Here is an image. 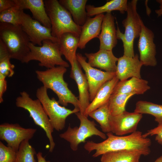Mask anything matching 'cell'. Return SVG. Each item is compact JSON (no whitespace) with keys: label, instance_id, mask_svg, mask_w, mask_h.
<instances>
[{"label":"cell","instance_id":"7402d4cb","mask_svg":"<svg viewBox=\"0 0 162 162\" xmlns=\"http://www.w3.org/2000/svg\"><path fill=\"white\" fill-rule=\"evenodd\" d=\"M148 84L147 81L136 77H132L129 80L119 81L115 87L112 94H142L150 88Z\"/></svg>","mask_w":162,"mask_h":162},{"label":"cell","instance_id":"4fadbf2b","mask_svg":"<svg viewBox=\"0 0 162 162\" xmlns=\"http://www.w3.org/2000/svg\"><path fill=\"white\" fill-rule=\"evenodd\" d=\"M139 37L138 48L140 62L145 66H155L157 62L155 57L156 51L154 41V33L143 23Z\"/></svg>","mask_w":162,"mask_h":162},{"label":"cell","instance_id":"f546056e","mask_svg":"<svg viewBox=\"0 0 162 162\" xmlns=\"http://www.w3.org/2000/svg\"><path fill=\"white\" fill-rule=\"evenodd\" d=\"M10 59L5 45L0 39V76L6 78L14 75L15 66L11 63Z\"/></svg>","mask_w":162,"mask_h":162},{"label":"cell","instance_id":"83f0119b","mask_svg":"<svg viewBox=\"0 0 162 162\" xmlns=\"http://www.w3.org/2000/svg\"><path fill=\"white\" fill-rule=\"evenodd\" d=\"M134 94L133 93L112 94L108 102L111 115L116 116L125 111L127 101Z\"/></svg>","mask_w":162,"mask_h":162},{"label":"cell","instance_id":"d6a6232c","mask_svg":"<svg viewBox=\"0 0 162 162\" xmlns=\"http://www.w3.org/2000/svg\"><path fill=\"white\" fill-rule=\"evenodd\" d=\"M16 152L11 148L0 142V162H15Z\"/></svg>","mask_w":162,"mask_h":162},{"label":"cell","instance_id":"ffe728a7","mask_svg":"<svg viewBox=\"0 0 162 162\" xmlns=\"http://www.w3.org/2000/svg\"><path fill=\"white\" fill-rule=\"evenodd\" d=\"M21 10L29 9L33 18L44 26L51 28L50 20L46 12L43 0H14Z\"/></svg>","mask_w":162,"mask_h":162},{"label":"cell","instance_id":"277c9868","mask_svg":"<svg viewBox=\"0 0 162 162\" xmlns=\"http://www.w3.org/2000/svg\"><path fill=\"white\" fill-rule=\"evenodd\" d=\"M51 24V35L58 39L63 34L71 33L80 37L82 26L74 22L69 12L57 0H44Z\"/></svg>","mask_w":162,"mask_h":162},{"label":"cell","instance_id":"d4e9b609","mask_svg":"<svg viewBox=\"0 0 162 162\" xmlns=\"http://www.w3.org/2000/svg\"><path fill=\"white\" fill-rule=\"evenodd\" d=\"M128 3L127 0H112L100 7L87 5L86 10L89 17L105 12L111 13V11L115 10L118 11L120 13L124 14L127 10Z\"/></svg>","mask_w":162,"mask_h":162},{"label":"cell","instance_id":"603a6c76","mask_svg":"<svg viewBox=\"0 0 162 162\" xmlns=\"http://www.w3.org/2000/svg\"><path fill=\"white\" fill-rule=\"evenodd\" d=\"M79 37L71 33L62 34L58 39L57 43L62 55L70 63L71 66L76 59V51L78 47Z\"/></svg>","mask_w":162,"mask_h":162},{"label":"cell","instance_id":"e0dca14e","mask_svg":"<svg viewBox=\"0 0 162 162\" xmlns=\"http://www.w3.org/2000/svg\"><path fill=\"white\" fill-rule=\"evenodd\" d=\"M114 19L111 13H106L104 15L101 32L98 37L100 42V49L112 51L117 44Z\"/></svg>","mask_w":162,"mask_h":162},{"label":"cell","instance_id":"44dd1931","mask_svg":"<svg viewBox=\"0 0 162 162\" xmlns=\"http://www.w3.org/2000/svg\"><path fill=\"white\" fill-rule=\"evenodd\" d=\"M119 80L116 76L104 83L98 90L95 97L86 109L84 115L88 114L108 102Z\"/></svg>","mask_w":162,"mask_h":162},{"label":"cell","instance_id":"7c38bea8","mask_svg":"<svg viewBox=\"0 0 162 162\" xmlns=\"http://www.w3.org/2000/svg\"><path fill=\"white\" fill-rule=\"evenodd\" d=\"M36 130V129L23 128L18 124L5 123L0 125V139L17 152L21 143L31 139Z\"/></svg>","mask_w":162,"mask_h":162},{"label":"cell","instance_id":"9a60e30c","mask_svg":"<svg viewBox=\"0 0 162 162\" xmlns=\"http://www.w3.org/2000/svg\"><path fill=\"white\" fill-rule=\"evenodd\" d=\"M81 67L76 59L71 66L70 77L76 82L78 87L79 100L80 107V112L84 115L85 111L90 104L89 88L85 74L82 71Z\"/></svg>","mask_w":162,"mask_h":162},{"label":"cell","instance_id":"4dcf8cb0","mask_svg":"<svg viewBox=\"0 0 162 162\" xmlns=\"http://www.w3.org/2000/svg\"><path fill=\"white\" fill-rule=\"evenodd\" d=\"M28 141L26 140L21 143L16 152L15 162H37L34 158L36 151Z\"/></svg>","mask_w":162,"mask_h":162},{"label":"cell","instance_id":"4316f807","mask_svg":"<svg viewBox=\"0 0 162 162\" xmlns=\"http://www.w3.org/2000/svg\"><path fill=\"white\" fill-rule=\"evenodd\" d=\"M134 112L151 115L154 117L155 121L158 124L162 123V105L140 100L136 104Z\"/></svg>","mask_w":162,"mask_h":162},{"label":"cell","instance_id":"74e56055","mask_svg":"<svg viewBox=\"0 0 162 162\" xmlns=\"http://www.w3.org/2000/svg\"><path fill=\"white\" fill-rule=\"evenodd\" d=\"M38 162H50V161L46 160L42 155V153L40 152H39L36 154Z\"/></svg>","mask_w":162,"mask_h":162},{"label":"cell","instance_id":"836d02e7","mask_svg":"<svg viewBox=\"0 0 162 162\" xmlns=\"http://www.w3.org/2000/svg\"><path fill=\"white\" fill-rule=\"evenodd\" d=\"M155 135V140L162 146V123L158 124V126L153 129L148 130L143 136L145 138L149 136Z\"/></svg>","mask_w":162,"mask_h":162},{"label":"cell","instance_id":"ac0fdd59","mask_svg":"<svg viewBox=\"0 0 162 162\" xmlns=\"http://www.w3.org/2000/svg\"><path fill=\"white\" fill-rule=\"evenodd\" d=\"M88 63L93 67H96L105 71L116 72V62L118 58L113 54L112 51L100 49L94 53H85Z\"/></svg>","mask_w":162,"mask_h":162},{"label":"cell","instance_id":"d6986e66","mask_svg":"<svg viewBox=\"0 0 162 162\" xmlns=\"http://www.w3.org/2000/svg\"><path fill=\"white\" fill-rule=\"evenodd\" d=\"M104 15V14L96 15L91 18L88 17L82 26V29L78 44V47L83 49L87 44L94 38H98L101 32V25Z\"/></svg>","mask_w":162,"mask_h":162},{"label":"cell","instance_id":"f1b7e54d","mask_svg":"<svg viewBox=\"0 0 162 162\" xmlns=\"http://www.w3.org/2000/svg\"><path fill=\"white\" fill-rule=\"evenodd\" d=\"M111 116L108 103L88 114L99 124L103 132L107 133L111 132L110 124Z\"/></svg>","mask_w":162,"mask_h":162},{"label":"cell","instance_id":"484cf974","mask_svg":"<svg viewBox=\"0 0 162 162\" xmlns=\"http://www.w3.org/2000/svg\"><path fill=\"white\" fill-rule=\"evenodd\" d=\"M143 154L132 150H121L110 152L102 155L101 162H139Z\"/></svg>","mask_w":162,"mask_h":162},{"label":"cell","instance_id":"8d00e7d4","mask_svg":"<svg viewBox=\"0 0 162 162\" xmlns=\"http://www.w3.org/2000/svg\"><path fill=\"white\" fill-rule=\"evenodd\" d=\"M156 1L160 4L159 8L155 11L158 17L162 15V0H157Z\"/></svg>","mask_w":162,"mask_h":162},{"label":"cell","instance_id":"3957f363","mask_svg":"<svg viewBox=\"0 0 162 162\" xmlns=\"http://www.w3.org/2000/svg\"><path fill=\"white\" fill-rule=\"evenodd\" d=\"M0 39L5 45L11 59L24 61L30 52L28 37L21 25L0 23Z\"/></svg>","mask_w":162,"mask_h":162},{"label":"cell","instance_id":"2e32d148","mask_svg":"<svg viewBox=\"0 0 162 162\" xmlns=\"http://www.w3.org/2000/svg\"><path fill=\"white\" fill-rule=\"evenodd\" d=\"M142 65L137 54L133 57L123 55L118 58L116 76L120 81L127 80L130 77L141 78L140 72Z\"/></svg>","mask_w":162,"mask_h":162},{"label":"cell","instance_id":"30bf717a","mask_svg":"<svg viewBox=\"0 0 162 162\" xmlns=\"http://www.w3.org/2000/svg\"><path fill=\"white\" fill-rule=\"evenodd\" d=\"M20 20L23 30L28 37L30 42L34 44L41 46L43 41L46 39L57 43L58 39L53 37L51 35V28L44 26L25 13L23 10H21Z\"/></svg>","mask_w":162,"mask_h":162},{"label":"cell","instance_id":"8fae6325","mask_svg":"<svg viewBox=\"0 0 162 162\" xmlns=\"http://www.w3.org/2000/svg\"><path fill=\"white\" fill-rule=\"evenodd\" d=\"M76 59L84 70L89 88L90 100L92 101L101 86L116 76V72L102 71L91 66L86 61V58L76 53Z\"/></svg>","mask_w":162,"mask_h":162},{"label":"cell","instance_id":"7a4b0ae2","mask_svg":"<svg viewBox=\"0 0 162 162\" xmlns=\"http://www.w3.org/2000/svg\"><path fill=\"white\" fill-rule=\"evenodd\" d=\"M67 71L66 68L56 66L44 71L36 70L37 79L47 89L52 90L57 96L59 103L67 106L68 103L80 110L79 99L68 87V84L64 79V75Z\"/></svg>","mask_w":162,"mask_h":162},{"label":"cell","instance_id":"cb8c5ba5","mask_svg":"<svg viewBox=\"0 0 162 162\" xmlns=\"http://www.w3.org/2000/svg\"><path fill=\"white\" fill-rule=\"evenodd\" d=\"M60 4L70 13L75 23L82 26L88 16L86 10L87 0H60Z\"/></svg>","mask_w":162,"mask_h":162},{"label":"cell","instance_id":"e575fe53","mask_svg":"<svg viewBox=\"0 0 162 162\" xmlns=\"http://www.w3.org/2000/svg\"><path fill=\"white\" fill-rule=\"evenodd\" d=\"M17 5L14 0H0V12Z\"/></svg>","mask_w":162,"mask_h":162},{"label":"cell","instance_id":"52a82bcc","mask_svg":"<svg viewBox=\"0 0 162 162\" xmlns=\"http://www.w3.org/2000/svg\"><path fill=\"white\" fill-rule=\"evenodd\" d=\"M20 94L16 99V106L27 111L35 124L44 130L49 141V152H52L55 146L52 135L54 129L40 102L38 99H32L26 91L21 92Z\"/></svg>","mask_w":162,"mask_h":162},{"label":"cell","instance_id":"5bb4252c","mask_svg":"<svg viewBox=\"0 0 162 162\" xmlns=\"http://www.w3.org/2000/svg\"><path fill=\"white\" fill-rule=\"evenodd\" d=\"M142 117V114L126 111L116 116L111 115L110 118L111 132L118 136L135 132Z\"/></svg>","mask_w":162,"mask_h":162},{"label":"cell","instance_id":"f35d334b","mask_svg":"<svg viewBox=\"0 0 162 162\" xmlns=\"http://www.w3.org/2000/svg\"><path fill=\"white\" fill-rule=\"evenodd\" d=\"M154 162H162V154L157 158Z\"/></svg>","mask_w":162,"mask_h":162},{"label":"cell","instance_id":"d590c367","mask_svg":"<svg viewBox=\"0 0 162 162\" xmlns=\"http://www.w3.org/2000/svg\"><path fill=\"white\" fill-rule=\"evenodd\" d=\"M7 82L6 78L0 76V103L3 101V96L7 90Z\"/></svg>","mask_w":162,"mask_h":162},{"label":"cell","instance_id":"9c48e42d","mask_svg":"<svg viewBox=\"0 0 162 162\" xmlns=\"http://www.w3.org/2000/svg\"><path fill=\"white\" fill-rule=\"evenodd\" d=\"M75 114L80 121L79 126L72 128L69 125L67 130L59 135L60 137L69 142L73 151H76L80 143L85 142L87 138L92 136H98L103 139H106V134L96 128L94 121L90 120L88 117L80 112Z\"/></svg>","mask_w":162,"mask_h":162},{"label":"cell","instance_id":"8992f818","mask_svg":"<svg viewBox=\"0 0 162 162\" xmlns=\"http://www.w3.org/2000/svg\"><path fill=\"white\" fill-rule=\"evenodd\" d=\"M28 46L30 52L26 58L24 63H27L32 60L39 61V65L50 69L61 66L66 68L69 65L63 60L57 43L49 39L44 40L41 46H37L30 42Z\"/></svg>","mask_w":162,"mask_h":162},{"label":"cell","instance_id":"ba28073f","mask_svg":"<svg viewBox=\"0 0 162 162\" xmlns=\"http://www.w3.org/2000/svg\"><path fill=\"white\" fill-rule=\"evenodd\" d=\"M47 90L43 86L38 88L36 96L40 102L53 128L59 131L64 128L67 117L80 112V110L75 108L71 110L60 106L54 98H50L49 97Z\"/></svg>","mask_w":162,"mask_h":162},{"label":"cell","instance_id":"5b68a950","mask_svg":"<svg viewBox=\"0 0 162 162\" xmlns=\"http://www.w3.org/2000/svg\"><path fill=\"white\" fill-rule=\"evenodd\" d=\"M137 0H132L128 3L126 18L122 21L124 28V33L117 26L116 34L118 39L123 44L124 56L133 57L135 56L134 43L135 39L139 37L143 22L137 10Z\"/></svg>","mask_w":162,"mask_h":162},{"label":"cell","instance_id":"1f68e13d","mask_svg":"<svg viewBox=\"0 0 162 162\" xmlns=\"http://www.w3.org/2000/svg\"><path fill=\"white\" fill-rule=\"evenodd\" d=\"M21 9L17 5L0 12V22L14 25H20V14Z\"/></svg>","mask_w":162,"mask_h":162},{"label":"cell","instance_id":"6da1fadb","mask_svg":"<svg viewBox=\"0 0 162 162\" xmlns=\"http://www.w3.org/2000/svg\"><path fill=\"white\" fill-rule=\"evenodd\" d=\"M106 135L107 138L99 143L87 141L84 145V149L89 153L95 150V152L92 155L94 157L108 152L121 150L138 151L145 156L150 153L151 141L149 138L144 137L141 131H136L124 136L115 135L110 132L107 133Z\"/></svg>","mask_w":162,"mask_h":162}]
</instances>
